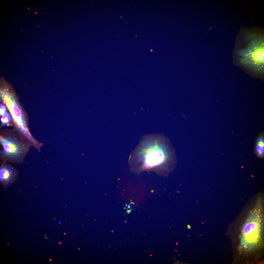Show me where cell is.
<instances>
[{
	"label": "cell",
	"instance_id": "cell-4",
	"mask_svg": "<svg viewBox=\"0 0 264 264\" xmlns=\"http://www.w3.org/2000/svg\"><path fill=\"white\" fill-rule=\"evenodd\" d=\"M0 144V161L13 164L23 163L31 146L22 137L10 133L1 134Z\"/></svg>",
	"mask_w": 264,
	"mask_h": 264
},
{
	"label": "cell",
	"instance_id": "cell-2",
	"mask_svg": "<svg viewBox=\"0 0 264 264\" xmlns=\"http://www.w3.org/2000/svg\"><path fill=\"white\" fill-rule=\"evenodd\" d=\"M262 204L261 198H259L242 227L239 247L241 253L254 251L263 243L264 221Z\"/></svg>",
	"mask_w": 264,
	"mask_h": 264
},
{
	"label": "cell",
	"instance_id": "cell-6",
	"mask_svg": "<svg viewBox=\"0 0 264 264\" xmlns=\"http://www.w3.org/2000/svg\"><path fill=\"white\" fill-rule=\"evenodd\" d=\"M17 176L15 169L7 162H0V181L2 184L7 185L13 182Z\"/></svg>",
	"mask_w": 264,
	"mask_h": 264
},
{
	"label": "cell",
	"instance_id": "cell-16",
	"mask_svg": "<svg viewBox=\"0 0 264 264\" xmlns=\"http://www.w3.org/2000/svg\"><path fill=\"white\" fill-rule=\"evenodd\" d=\"M59 242V244H61V243H60V242Z\"/></svg>",
	"mask_w": 264,
	"mask_h": 264
},
{
	"label": "cell",
	"instance_id": "cell-8",
	"mask_svg": "<svg viewBox=\"0 0 264 264\" xmlns=\"http://www.w3.org/2000/svg\"><path fill=\"white\" fill-rule=\"evenodd\" d=\"M11 117L10 114L8 112H6L1 117V124L0 128L7 125L10 123L11 120Z\"/></svg>",
	"mask_w": 264,
	"mask_h": 264
},
{
	"label": "cell",
	"instance_id": "cell-14",
	"mask_svg": "<svg viewBox=\"0 0 264 264\" xmlns=\"http://www.w3.org/2000/svg\"><path fill=\"white\" fill-rule=\"evenodd\" d=\"M50 261H52V260H51V259H50Z\"/></svg>",
	"mask_w": 264,
	"mask_h": 264
},
{
	"label": "cell",
	"instance_id": "cell-10",
	"mask_svg": "<svg viewBox=\"0 0 264 264\" xmlns=\"http://www.w3.org/2000/svg\"><path fill=\"white\" fill-rule=\"evenodd\" d=\"M131 208V206H130V205H128L127 206V209H130Z\"/></svg>",
	"mask_w": 264,
	"mask_h": 264
},
{
	"label": "cell",
	"instance_id": "cell-15",
	"mask_svg": "<svg viewBox=\"0 0 264 264\" xmlns=\"http://www.w3.org/2000/svg\"><path fill=\"white\" fill-rule=\"evenodd\" d=\"M66 233H64V235H66Z\"/></svg>",
	"mask_w": 264,
	"mask_h": 264
},
{
	"label": "cell",
	"instance_id": "cell-13",
	"mask_svg": "<svg viewBox=\"0 0 264 264\" xmlns=\"http://www.w3.org/2000/svg\"><path fill=\"white\" fill-rule=\"evenodd\" d=\"M61 223V222H60V221H59V222H58V223H59V224H60Z\"/></svg>",
	"mask_w": 264,
	"mask_h": 264
},
{
	"label": "cell",
	"instance_id": "cell-5",
	"mask_svg": "<svg viewBox=\"0 0 264 264\" xmlns=\"http://www.w3.org/2000/svg\"><path fill=\"white\" fill-rule=\"evenodd\" d=\"M238 61L242 65L253 70L255 72H264V43L261 39L251 41L246 48L238 53Z\"/></svg>",
	"mask_w": 264,
	"mask_h": 264
},
{
	"label": "cell",
	"instance_id": "cell-12",
	"mask_svg": "<svg viewBox=\"0 0 264 264\" xmlns=\"http://www.w3.org/2000/svg\"><path fill=\"white\" fill-rule=\"evenodd\" d=\"M131 209H130V210H127V213H128V214H129V213H130L131 212Z\"/></svg>",
	"mask_w": 264,
	"mask_h": 264
},
{
	"label": "cell",
	"instance_id": "cell-9",
	"mask_svg": "<svg viewBox=\"0 0 264 264\" xmlns=\"http://www.w3.org/2000/svg\"><path fill=\"white\" fill-rule=\"evenodd\" d=\"M7 107L4 104L1 103L0 106V115L1 117L6 112Z\"/></svg>",
	"mask_w": 264,
	"mask_h": 264
},
{
	"label": "cell",
	"instance_id": "cell-11",
	"mask_svg": "<svg viewBox=\"0 0 264 264\" xmlns=\"http://www.w3.org/2000/svg\"><path fill=\"white\" fill-rule=\"evenodd\" d=\"M187 228L188 230H190L191 227L189 225H187Z\"/></svg>",
	"mask_w": 264,
	"mask_h": 264
},
{
	"label": "cell",
	"instance_id": "cell-7",
	"mask_svg": "<svg viewBox=\"0 0 264 264\" xmlns=\"http://www.w3.org/2000/svg\"><path fill=\"white\" fill-rule=\"evenodd\" d=\"M264 140L263 136H261L258 140L256 146V150L257 154L261 157L264 156Z\"/></svg>",
	"mask_w": 264,
	"mask_h": 264
},
{
	"label": "cell",
	"instance_id": "cell-3",
	"mask_svg": "<svg viewBox=\"0 0 264 264\" xmlns=\"http://www.w3.org/2000/svg\"><path fill=\"white\" fill-rule=\"evenodd\" d=\"M0 97L11 115L16 130L25 140L38 152L43 144L35 139L29 128L24 113L12 93L5 88H1Z\"/></svg>",
	"mask_w": 264,
	"mask_h": 264
},
{
	"label": "cell",
	"instance_id": "cell-1",
	"mask_svg": "<svg viewBox=\"0 0 264 264\" xmlns=\"http://www.w3.org/2000/svg\"><path fill=\"white\" fill-rule=\"evenodd\" d=\"M131 170L139 174L152 171L167 175L176 163L175 151L170 140L162 134L144 135L129 157Z\"/></svg>",
	"mask_w": 264,
	"mask_h": 264
}]
</instances>
